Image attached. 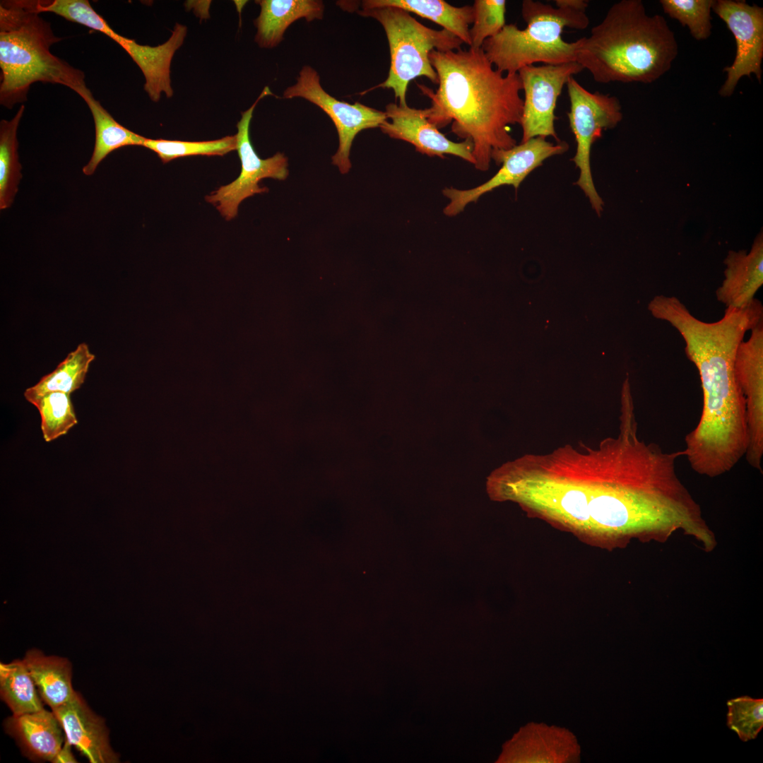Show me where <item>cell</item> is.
<instances>
[{
    "mask_svg": "<svg viewBox=\"0 0 763 763\" xmlns=\"http://www.w3.org/2000/svg\"><path fill=\"white\" fill-rule=\"evenodd\" d=\"M648 310L669 323L683 338L687 357L698 370L703 404L696 427L685 437L682 449L699 475L715 478L731 471L745 457L748 445L746 406L738 384L734 362L747 331L763 320L755 299L743 309L726 307L715 322L696 318L676 297L658 295Z\"/></svg>",
    "mask_w": 763,
    "mask_h": 763,
    "instance_id": "cell-1",
    "label": "cell"
},
{
    "mask_svg": "<svg viewBox=\"0 0 763 763\" xmlns=\"http://www.w3.org/2000/svg\"><path fill=\"white\" fill-rule=\"evenodd\" d=\"M430 63L438 76L435 92L418 84L432 102L427 119L437 128L452 122L451 131L473 145L474 166L489 169L492 152L516 145L509 125L520 124L524 100L518 73H503L482 48L432 50Z\"/></svg>",
    "mask_w": 763,
    "mask_h": 763,
    "instance_id": "cell-2",
    "label": "cell"
},
{
    "mask_svg": "<svg viewBox=\"0 0 763 763\" xmlns=\"http://www.w3.org/2000/svg\"><path fill=\"white\" fill-rule=\"evenodd\" d=\"M678 53L675 34L662 16H649L641 0H621L583 37L576 61L597 83L647 84L670 69Z\"/></svg>",
    "mask_w": 763,
    "mask_h": 763,
    "instance_id": "cell-3",
    "label": "cell"
},
{
    "mask_svg": "<svg viewBox=\"0 0 763 763\" xmlns=\"http://www.w3.org/2000/svg\"><path fill=\"white\" fill-rule=\"evenodd\" d=\"M49 22L24 0L0 1V104L11 109L27 100L35 83L65 85L78 95L88 89L84 73L50 52L61 40Z\"/></svg>",
    "mask_w": 763,
    "mask_h": 763,
    "instance_id": "cell-4",
    "label": "cell"
},
{
    "mask_svg": "<svg viewBox=\"0 0 763 763\" xmlns=\"http://www.w3.org/2000/svg\"><path fill=\"white\" fill-rule=\"evenodd\" d=\"M521 12L526 28L505 25L481 47L496 69L503 73H516L521 68L538 62L560 64L576 61L583 37L568 42L562 39V32L564 28L586 29L590 23L586 11L524 0Z\"/></svg>",
    "mask_w": 763,
    "mask_h": 763,
    "instance_id": "cell-5",
    "label": "cell"
},
{
    "mask_svg": "<svg viewBox=\"0 0 763 763\" xmlns=\"http://www.w3.org/2000/svg\"><path fill=\"white\" fill-rule=\"evenodd\" d=\"M358 14L377 20L384 29L391 63L386 79L374 87L392 89L399 105L405 106L409 83L425 76L438 84V76L430 61L432 50L446 52L461 48L463 43L449 31L430 28L403 9L383 6L362 9Z\"/></svg>",
    "mask_w": 763,
    "mask_h": 763,
    "instance_id": "cell-6",
    "label": "cell"
},
{
    "mask_svg": "<svg viewBox=\"0 0 763 763\" xmlns=\"http://www.w3.org/2000/svg\"><path fill=\"white\" fill-rule=\"evenodd\" d=\"M566 85L570 102L567 115L576 142V153L572 161L580 171L576 184L585 193L593 208L600 215L603 201L593 182L591 146L601 137L603 131L615 127L622 120V107L617 97L600 92L591 93L573 76Z\"/></svg>",
    "mask_w": 763,
    "mask_h": 763,
    "instance_id": "cell-7",
    "label": "cell"
},
{
    "mask_svg": "<svg viewBox=\"0 0 763 763\" xmlns=\"http://www.w3.org/2000/svg\"><path fill=\"white\" fill-rule=\"evenodd\" d=\"M271 94L269 88L266 87L254 104L242 112L241 119L237 124V151L241 162L239 177L206 196V201L213 204L227 220L237 216L238 207L243 200L256 194L268 191L266 187H259L261 179L284 180L288 176V158L283 153L278 152L270 158L261 159L249 138V126L254 108L261 98Z\"/></svg>",
    "mask_w": 763,
    "mask_h": 763,
    "instance_id": "cell-8",
    "label": "cell"
},
{
    "mask_svg": "<svg viewBox=\"0 0 763 763\" xmlns=\"http://www.w3.org/2000/svg\"><path fill=\"white\" fill-rule=\"evenodd\" d=\"M283 97L304 98L318 106L331 118L338 136V148L331 160L341 174L348 173L351 168L350 150L358 133L379 127L387 120L385 112L360 102L350 104L340 101L329 95L321 85L317 71L309 66L302 67L296 83L285 90Z\"/></svg>",
    "mask_w": 763,
    "mask_h": 763,
    "instance_id": "cell-9",
    "label": "cell"
},
{
    "mask_svg": "<svg viewBox=\"0 0 763 763\" xmlns=\"http://www.w3.org/2000/svg\"><path fill=\"white\" fill-rule=\"evenodd\" d=\"M583 70L581 64L573 61L529 65L518 71L524 91L520 123L521 142L536 137L546 138L549 136L557 142L561 141L555 128L557 100L569 79Z\"/></svg>",
    "mask_w": 763,
    "mask_h": 763,
    "instance_id": "cell-10",
    "label": "cell"
},
{
    "mask_svg": "<svg viewBox=\"0 0 763 763\" xmlns=\"http://www.w3.org/2000/svg\"><path fill=\"white\" fill-rule=\"evenodd\" d=\"M565 141L553 143L541 137L533 138L507 150H495L491 158L497 165H502L497 173L485 183L470 189L446 187L442 194L449 202L443 212L447 216H454L462 212L466 206L476 202L483 196L497 187L511 185L517 189L524 179L536 168L542 165L546 159L567 151Z\"/></svg>",
    "mask_w": 763,
    "mask_h": 763,
    "instance_id": "cell-11",
    "label": "cell"
},
{
    "mask_svg": "<svg viewBox=\"0 0 763 763\" xmlns=\"http://www.w3.org/2000/svg\"><path fill=\"white\" fill-rule=\"evenodd\" d=\"M712 11L726 23L736 42L731 66L724 68L726 78L718 93L730 97L743 76L755 74L762 81L763 59V8L745 1L716 0Z\"/></svg>",
    "mask_w": 763,
    "mask_h": 763,
    "instance_id": "cell-12",
    "label": "cell"
},
{
    "mask_svg": "<svg viewBox=\"0 0 763 763\" xmlns=\"http://www.w3.org/2000/svg\"><path fill=\"white\" fill-rule=\"evenodd\" d=\"M738 345L734 370L746 406L748 445L745 458L762 473L763 456V320Z\"/></svg>",
    "mask_w": 763,
    "mask_h": 763,
    "instance_id": "cell-13",
    "label": "cell"
},
{
    "mask_svg": "<svg viewBox=\"0 0 763 763\" xmlns=\"http://www.w3.org/2000/svg\"><path fill=\"white\" fill-rule=\"evenodd\" d=\"M387 119L379 128L389 137L406 141L427 156L444 158L453 155L474 165L473 145L471 140L454 142L440 132L427 119L426 109L389 103L386 106Z\"/></svg>",
    "mask_w": 763,
    "mask_h": 763,
    "instance_id": "cell-14",
    "label": "cell"
},
{
    "mask_svg": "<svg viewBox=\"0 0 763 763\" xmlns=\"http://www.w3.org/2000/svg\"><path fill=\"white\" fill-rule=\"evenodd\" d=\"M580 746L567 729L531 723L508 743L503 761L527 763H569L580 759Z\"/></svg>",
    "mask_w": 763,
    "mask_h": 763,
    "instance_id": "cell-15",
    "label": "cell"
},
{
    "mask_svg": "<svg viewBox=\"0 0 763 763\" xmlns=\"http://www.w3.org/2000/svg\"><path fill=\"white\" fill-rule=\"evenodd\" d=\"M66 735L90 763H115L118 755L112 749L105 720L95 714L79 693L68 703L52 710Z\"/></svg>",
    "mask_w": 763,
    "mask_h": 763,
    "instance_id": "cell-16",
    "label": "cell"
},
{
    "mask_svg": "<svg viewBox=\"0 0 763 763\" xmlns=\"http://www.w3.org/2000/svg\"><path fill=\"white\" fill-rule=\"evenodd\" d=\"M187 28L177 23L169 40L155 46L142 45L112 29L107 35L119 45L138 66L145 78L144 90L150 99L158 102L162 93L173 95L170 84V65L175 52L183 44Z\"/></svg>",
    "mask_w": 763,
    "mask_h": 763,
    "instance_id": "cell-17",
    "label": "cell"
},
{
    "mask_svg": "<svg viewBox=\"0 0 763 763\" xmlns=\"http://www.w3.org/2000/svg\"><path fill=\"white\" fill-rule=\"evenodd\" d=\"M724 263L725 278L716 290L717 300L726 307H748L763 284L762 233L757 236L749 252L730 251Z\"/></svg>",
    "mask_w": 763,
    "mask_h": 763,
    "instance_id": "cell-18",
    "label": "cell"
},
{
    "mask_svg": "<svg viewBox=\"0 0 763 763\" xmlns=\"http://www.w3.org/2000/svg\"><path fill=\"white\" fill-rule=\"evenodd\" d=\"M4 728L32 759L52 762L63 746V729L53 711L45 709L13 715Z\"/></svg>",
    "mask_w": 763,
    "mask_h": 763,
    "instance_id": "cell-19",
    "label": "cell"
},
{
    "mask_svg": "<svg viewBox=\"0 0 763 763\" xmlns=\"http://www.w3.org/2000/svg\"><path fill=\"white\" fill-rule=\"evenodd\" d=\"M261 12L254 21L257 28L254 40L261 48H273L283 39L286 29L300 18L307 22L323 18L324 6L318 0L256 1Z\"/></svg>",
    "mask_w": 763,
    "mask_h": 763,
    "instance_id": "cell-20",
    "label": "cell"
},
{
    "mask_svg": "<svg viewBox=\"0 0 763 763\" xmlns=\"http://www.w3.org/2000/svg\"><path fill=\"white\" fill-rule=\"evenodd\" d=\"M46 704L53 710L71 701L77 694L71 682V664L65 658L46 656L31 649L23 659Z\"/></svg>",
    "mask_w": 763,
    "mask_h": 763,
    "instance_id": "cell-21",
    "label": "cell"
},
{
    "mask_svg": "<svg viewBox=\"0 0 763 763\" xmlns=\"http://www.w3.org/2000/svg\"><path fill=\"white\" fill-rule=\"evenodd\" d=\"M362 9L394 6L428 19L471 46L469 25L473 21L472 6H454L444 0H364Z\"/></svg>",
    "mask_w": 763,
    "mask_h": 763,
    "instance_id": "cell-22",
    "label": "cell"
},
{
    "mask_svg": "<svg viewBox=\"0 0 763 763\" xmlns=\"http://www.w3.org/2000/svg\"><path fill=\"white\" fill-rule=\"evenodd\" d=\"M80 96L89 107L95 124V141L89 162L83 167L85 175H92L100 163L112 152L128 146H143L146 137L119 124L95 99L88 88Z\"/></svg>",
    "mask_w": 763,
    "mask_h": 763,
    "instance_id": "cell-23",
    "label": "cell"
},
{
    "mask_svg": "<svg viewBox=\"0 0 763 763\" xmlns=\"http://www.w3.org/2000/svg\"><path fill=\"white\" fill-rule=\"evenodd\" d=\"M95 357L85 343H80L54 371L42 377L34 386L25 389V398L31 403L36 398L49 392L59 391L71 395L84 383L90 365Z\"/></svg>",
    "mask_w": 763,
    "mask_h": 763,
    "instance_id": "cell-24",
    "label": "cell"
},
{
    "mask_svg": "<svg viewBox=\"0 0 763 763\" xmlns=\"http://www.w3.org/2000/svg\"><path fill=\"white\" fill-rule=\"evenodd\" d=\"M0 694L13 715L44 709L42 700L23 660L0 663Z\"/></svg>",
    "mask_w": 763,
    "mask_h": 763,
    "instance_id": "cell-25",
    "label": "cell"
},
{
    "mask_svg": "<svg viewBox=\"0 0 763 763\" xmlns=\"http://www.w3.org/2000/svg\"><path fill=\"white\" fill-rule=\"evenodd\" d=\"M25 111L21 105L11 120L0 122V209L13 203L18 184L22 179L21 165L18 160L17 129Z\"/></svg>",
    "mask_w": 763,
    "mask_h": 763,
    "instance_id": "cell-26",
    "label": "cell"
},
{
    "mask_svg": "<svg viewBox=\"0 0 763 763\" xmlns=\"http://www.w3.org/2000/svg\"><path fill=\"white\" fill-rule=\"evenodd\" d=\"M41 417V430L45 442H50L67 434L78 420L70 394L47 393L32 403Z\"/></svg>",
    "mask_w": 763,
    "mask_h": 763,
    "instance_id": "cell-27",
    "label": "cell"
},
{
    "mask_svg": "<svg viewBox=\"0 0 763 763\" xmlns=\"http://www.w3.org/2000/svg\"><path fill=\"white\" fill-rule=\"evenodd\" d=\"M155 153L162 162L191 155H220L237 150L236 135L204 141H182L146 138L143 146Z\"/></svg>",
    "mask_w": 763,
    "mask_h": 763,
    "instance_id": "cell-28",
    "label": "cell"
},
{
    "mask_svg": "<svg viewBox=\"0 0 763 763\" xmlns=\"http://www.w3.org/2000/svg\"><path fill=\"white\" fill-rule=\"evenodd\" d=\"M659 2L666 14L688 28L693 38L704 40L709 37L714 0H661Z\"/></svg>",
    "mask_w": 763,
    "mask_h": 763,
    "instance_id": "cell-29",
    "label": "cell"
},
{
    "mask_svg": "<svg viewBox=\"0 0 763 763\" xmlns=\"http://www.w3.org/2000/svg\"><path fill=\"white\" fill-rule=\"evenodd\" d=\"M727 726L744 742L755 739L763 727V699L749 696L727 702Z\"/></svg>",
    "mask_w": 763,
    "mask_h": 763,
    "instance_id": "cell-30",
    "label": "cell"
},
{
    "mask_svg": "<svg viewBox=\"0 0 763 763\" xmlns=\"http://www.w3.org/2000/svg\"><path fill=\"white\" fill-rule=\"evenodd\" d=\"M505 0H475L473 25L469 29L471 47L481 48L488 38L497 35L504 27Z\"/></svg>",
    "mask_w": 763,
    "mask_h": 763,
    "instance_id": "cell-31",
    "label": "cell"
},
{
    "mask_svg": "<svg viewBox=\"0 0 763 763\" xmlns=\"http://www.w3.org/2000/svg\"><path fill=\"white\" fill-rule=\"evenodd\" d=\"M557 8H567L578 11H586L588 6L586 0H555Z\"/></svg>",
    "mask_w": 763,
    "mask_h": 763,
    "instance_id": "cell-32",
    "label": "cell"
},
{
    "mask_svg": "<svg viewBox=\"0 0 763 763\" xmlns=\"http://www.w3.org/2000/svg\"><path fill=\"white\" fill-rule=\"evenodd\" d=\"M71 745L67 742L62 746L60 751L57 755L56 757L53 760L54 763H68V762H77L76 758L73 755L71 749Z\"/></svg>",
    "mask_w": 763,
    "mask_h": 763,
    "instance_id": "cell-33",
    "label": "cell"
}]
</instances>
